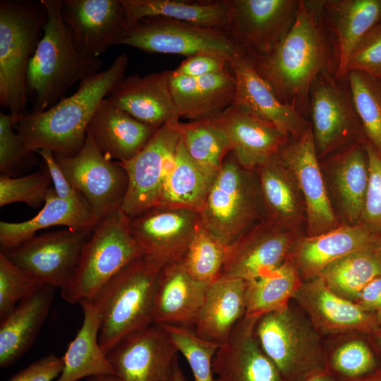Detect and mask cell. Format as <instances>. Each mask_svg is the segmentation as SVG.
<instances>
[{
    "instance_id": "cell-4",
    "label": "cell",
    "mask_w": 381,
    "mask_h": 381,
    "mask_svg": "<svg viewBox=\"0 0 381 381\" xmlns=\"http://www.w3.org/2000/svg\"><path fill=\"white\" fill-rule=\"evenodd\" d=\"M162 268L142 255L90 300L99 315V343L106 354L126 335L154 322V298Z\"/></svg>"
},
{
    "instance_id": "cell-24",
    "label": "cell",
    "mask_w": 381,
    "mask_h": 381,
    "mask_svg": "<svg viewBox=\"0 0 381 381\" xmlns=\"http://www.w3.org/2000/svg\"><path fill=\"white\" fill-rule=\"evenodd\" d=\"M170 72L124 78L106 99L135 119L157 129L169 121L180 119L170 90Z\"/></svg>"
},
{
    "instance_id": "cell-44",
    "label": "cell",
    "mask_w": 381,
    "mask_h": 381,
    "mask_svg": "<svg viewBox=\"0 0 381 381\" xmlns=\"http://www.w3.org/2000/svg\"><path fill=\"white\" fill-rule=\"evenodd\" d=\"M162 325L171 337L179 353L183 355L188 363L194 381H219L217 377L214 376L212 362L220 345L201 338L193 328Z\"/></svg>"
},
{
    "instance_id": "cell-45",
    "label": "cell",
    "mask_w": 381,
    "mask_h": 381,
    "mask_svg": "<svg viewBox=\"0 0 381 381\" xmlns=\"http://www.w3.org/2000/svg\"><path fill=\"white\" fill-rule=\"evenodd\" d=\"M52 183L47 167L44 170L18 178L1 174L0 206L22 202L38 207L44 203Z\"/></svg>"
},
{
    "instance_id": "cell-25",
    "label": "cell",
    "mask_w": 381,
    "mask_h": 381,
    "mask_svg": "<svg viewBox=\"0 0 381 381\" xmlns=\"http://www.w3.org/2000/svg\"><path fill=\"white\" fill-rule=\"evenodd\" d=\"M378 238L363 224H340L317 236L298 237L290 256L304 282L318 277L332 262L375 246Z\"/></svg>"
},
{
    "instance_id": "cell-48",
    "label": "cell",
    "mask_w": 381,
    "mask_h": 381,
    "mask_svg": "<svg viewBox=\"0 0 381 381\" xmlns=\"http://www.w3.org/2000/svg\"><path fill=\"white\" fill-rule=\"evenodd\" d=\"M369 179L361 219L370 230L381 229V155L370 144L365 145Z\"/></svg>"
},
{
    "instance_id": "cell-34",
    "label": "cell",
    "mask_w": 381,
    "mask_h": 381,
    "mask_svg": "<svg viewBox=\"0 0 381 381\" xmlns=\"http://www.w3.org/2000/svg\"><path fill=\"white\" fill-rule=\"evenodd\" d=\"M131 29L148 18H164L226 31L230 20L228 0H120Z\"/></svg>"
},
{
    "instance_id": "cell-35",
    "label": "cell",
    "mask_w": 381,
    "mask_h": 381,
    "mask_svg": "<svg viewBox=\"0 0 381 381\" xmlns=\"http://www.w3.org/2000/svg\"><path fill=\"white\" fill-rule=\"evenodd\" d=\"M83 324L62 357L64 368L55 381H78L84 377L113 375V368L99 343L100 319L90 301L80 303Z\"/></svg>"
},
{
    "instance_id": "cell-49",
    "label": "cell",
    "mask_w": 381,
    "mask_h": 381,
    "mask_svg": "<svg viewBox=\"0 0 381 381\" xmlns=\"http://www.w3.org/2000/svg\"><path fill=\"white\" fill-rule=\"evenodd\" d=\"M358 71L381 77V22L358 42L349 58L347 73Z\"/></svg>"
},
{
    "instance_id": "cell-20",
    "label": "cell",
    "mask_w": 381,
    "mask_h": 381,
    "mask_svg": "<svg viewBox=\"0 0 381 381\" xmlns=\"http://www.w3.org/2000/svg\"><path fill=\"white\" fill-rule=\"evenodd\" d=\"M294 299L321 335H371L379 329L375 313L333 292L320 276L303 282Z\"/></svg>"
},
{
    "instance_id": "cell-56",
    "label": "cell",
    "mask_w": 381,
    "mask_h": 381,
    "mask_svg": "<svg viewBox=\"0 0 381 381\" xmlns=\"http://www.w3.org/2000/svg\"><path fill=\"white\" fill-rule=\"evenodd\" d=\"M370 338L376 349L381 362V329H378L373 334H371Z\"/></svg>"
},
{
    "instance_id": "cell-53",
    "label": "cell",
    "mask_w": 381,
    "mask_h": 381,
    "mask_svg": "<svg viewBox=\"0 0 381 381\" xmlns=\"http://www.w3.org/2000/svg\"><path fill=\"white\" fill-rule=\"evenodd\" d=\"M363 310L375 313L381 308V275L371 280L354 301Z\"/></svg>"
},
{
    "instance_id": "cell-54",
    "label": "cell",
    "mask_w": 381,
    "mask_h": 381,
    "mask_svg": "<svg viewBox=\"0 0 381 381\" xmlns=\"http://www.w3.org/2000/svg\"><path fill=\"white\" fill-rule=\"evenodd\" d=\"M162 381H186L185 375L180 368L178 358H176L170 370Z\"/></svg>"
},
{
    "instance_id": "cell-9",
    "label": "cell",
    "mask_w": 381,
    "mask_h": 381,
    "mask_svg": "<svg viewBox=\"0 0 381 381\" xmlns=\"http://www.w3.org/2000/svg\"><path fill=\"white\" fill-rule=\"evenodd\" d=\"M54 157L71 185L88 203L97 224L121 208L128 186L127 173L101 152L89 133L78 153L54 152Z\"/></svg>"
},
{
    "instance_id": "cell-28",
    "label": "cell",
    "mask_w": 381,
    "mask_h": 381,
    "mask_svg": "<svg viewBox=\"0 0 381 381\" xmlns=\"http://www.w3.org/2000/svg\"><path fill=\"white\" fill-rule=\"evenodd\" d=\"M157 129L111 105L105 98L92 116L87 133L105 156L126 162L145 147Z\"/></svg>"
},
{
    "instance_id": "cell-22",
    "label": "cell",
    "mask_w": 381,
    "mask_h": 381,
    "mask_svg": "<svg viewBox=\"0 0 381 381\" xmlns=\"http://www.w3.org/2000/svg\"><path fill=\"white\" fill-rule=\"evenodd\" d=\"M209 119L224 133L238 162L249 171L276 155L289 140L273 124L233 104Z\"/></svg>"
},
{
    "instance_id": "cell-37",
    "label": "cell",
    "mask_w": 381,
    "mask_h": 381,
    "mask_svg": "<svg viewBox=\"0 0 381 381\" xmlns=\"http://www.w3.org/2000/svg\"><path fill=\"white\" fill-rule=\"evenodd\" d=\"M217 173L196 164L186 152L181 138L175 164L164 182L157 207L187 208L199 212Z\"/></svg>"
},
{
    "instance_id": "cell-13",
    "label": "cell",
    "mask_w": 381,
    "mask_h": 381,
    "mask_svg": "<svg viewBox=\"0 0 381 381\" xmlns=\"http://www.w3.org/2000/svg\"><path fill=\"white\" fill-rule=\"evenodd\" d=\"M226 32L250 59L268 54L290 30L299 0H228Z\"/></svg>"
},
{
    "instance_id": "cell-43",
    "label": "cell",
    "mask_w": 381,
    "mask_h": 381,
    "mask_svg": "<svg viewBox=\"0 0 381 381\" xmlns=\"http://www.w3.org/2000/svg\"><path fill=\"white\" fill-rule=\"evenodd\" d=\"M227 248L201 222L181 261L194 279L210 284L222 274Z\"/></svg>"
},
{
    "instance_id": "cell-55",
    "label": "cell",
    "mask_w": 381,
    "mask_h": 381,
    "mask_svg": "<svg viewBox=\"0 0 381 381\" xmlns=\"http://www.w3.org/2000/svg\"><path fill=\"white\" fill-rule=\"evenodd\" d=\"M303 381H339L330 375L326 370L316 372Z\"/></svg>"
},
{
    "instance_id": "cell-10",
    "label": "cell",
    "mask_w": 381,
    "mask_h": 381,
    "mask_svg": "<svg viewBox=\"0 0 381 381\" xmlns=\"http://www.w3.org/2000/svg\"><path fill=\"white\" fill-rule=\"evenodd\" d=\"M121 44L148 53L187 57L210 55L228 64L243 52L226 31L164 18H148L139 21L130 30Z\"/></svg>"
},
{
    "instance_id": "cell-1",
    "label": "cell",
    "mask_w": 381,
    "mask_h": 381,
    "mask_svg": "<svg viewBox=\"0 0 381 381\" xmlns=\"http://www.w3.org/2000/svg\"><path fill=\"white\" fill-rule=\"evenodd\" d=\"M258 73L284 104L305 108L311 86L327 73L330 47L321 1H302L284 37L268 54L252 59ZM300 111V110H299Z\"/></svg>"
},
{
    "instance_id": "cell-46",
    "label": "cell",
    "mask_w": 381,
    "mask_h": 381,
    "mask_svg": "<svg viewBox=\"0 0 381 381\" xmlns=\"http://www.w3.org/2000/svg\"><path fill=\"white\" fill-rule=\"evenodd\" d=\"M42 285L25 270L0 253V321Z\"/></svg>"
},
{
    "instance_id": "cell-6",
    "label": "cell",
    "mask_w": 381,
    "mask_h": 381,
    "mask_svg": "<svg viewBox=\"0 0 381 381\" xmlns=\"http://www.w3.org/2000/svg\"><path fill=\"white\" fill-rule=\"evenodd\" d=\"M203 226L229 246L265 219L255 171L243 168L231 152L216 174L199 211Z\"/></svg>"
},
{
    "instance_id": "cell-57",
    "label": "cell",
    "mask_w": 381,
    "mask_h": 381,
    "mask_svg": "<svg viewBox=\"0 0 381 381\" xmlns=\"http://www.w3.org/2000/svg\"><path fill=\"white\" fill-rule=\"evenodd\" d=\"M87 381H120V380L115 375H107L90 377Z\"/></svg>"
},
{
    "instance_id": "cell-21",
    "label": "cell",
    "mask_w": 381,
    "mask_h": 381,
    "mask_svg": "<svg viewBox=\"0 0 381 381\" xmlns=\"http://www.w3.org/2000/svg\"><path fill=\"white\" fill-rule=\"evenodd\" d=\"M236 80L233 104L273 124L288 140L298 138L308 127L300 111L282 102L243 52L229 63Z\"/></svg>"
},
{
    "instance_id": "cell-2",
    "label": "cell",
    "mask_w": 381,
    "mask_h": 381,
    "mask_svg": "<svg viewBox=\"0 0 381 381\" xmlns=\"http://www.w3.org/2000/svg\"><path fill=\"white\" fill-rule=\"evenodd\" d=\"M128 64L127 54L121 53L107 68L82 80L71 96L44 111L19 118L15 123L16 131L28 150L35 152L46 148L67 156L78 153L84 145L92 116L124 78Z\"/></svg>"
},
{
    "instance_id": "cell-26",
    "label": "cell",
    "mask_w": 381,
    "mask_h": 381,
    "mask_svg": "<svg viewBox=\"0 0 381 381\" xmlns=\"http://www.w3.org/2000/svg\"><path fill=\"white\" fill-rule=\"evenodd\" d=\"M208 285L194 279L181 260L163 266L155 294L154 322L193 328Z\"/></svg>"
},
{
    "instance_id": "cell-27",
    "label": "cell",
    "mask_w": 381,
    "mask_h": 381,
    "mask_svg": "<svg viewBox=\"0 0 381 381\" xmlns=\"http://www.w3.org/2000/svg\"><path fill=\"white\" fill-rule=\"evenodd\" d=\"M171 93L180 118L192 121L210 119L222 112L234 100L236 80L228 67L199 78L171 71Z\"/></svg>"
},
{
    "instance_id": "cell-40",
    "label": "cell",
    "mask_w": 381,
    "mask_h": 381,
    "mask_svg": "<svg viewBox=\"0 0 381 381\" xmlns=\"http://www.w3.org/2000/svg\"><path fill=\"white\" fill-rule=\"evenodd\" d=\"M379 275H381V262L375 246L357 250L332 262L319 274L333 292L353 302L361 290Z\"/></svg>"
},
{
    "instance_id": "cell-7",
    "label": "cell",
    "mask_w": 381,
    "mask_h": 381,
    "mask_svg": "<svg viewBox=\"0 0 381 381\" xmlns=\"http://www.w3.org/2000/svg\"><path fill=\"white\" fill-rule=\"evenodd\" d=\"M143 255L131 235L129 217L118 209L94 228L70 283L61 290L71 304L90 301L117 273Z\"/></svg>"
},
{
    "instance_id": "cell-38",
    "label": "cell",
    "mask_w": 381,
    "mask_h": 381,
    "mask_svg": "<svg viewBox=\"0 0 381 381\" xmlns=\"http://www.w3.org/2000/svg\"><path fill=\"white\" fill-rule=\"evenodd\" d=\"M303 282L289 255L269 274L247 282L246 315L260 318L287 308Z\"/></svg>"
},
{
    "instance_id": "cell-52",
    "label": "cell",
    "mask_w": 381,
    "mask_h": 381,
    "mask_svg": "<svg viewBox=\"0 0 381 381\" xmlns=\"http://www.w3.org/2000/svg\"><path fill=\"white\" fill-rule=\"evenodd\" d=\"M35 152L39 154L44 161L52 179L53 188L59 198L71 200H85L71 185L56 163L54 152L52 150L43 148L37 150Z\"/></svg>"
},
{
    "instance_id": "cell-19",
    "label": "cell",
    "mask_w": 381,
    "mask_h": 381,
    "mask_svg": "<svg viewBox=\"0 0 381 381\" xmlns=\"http://www.w3.org/2000/svg\"><path fill=\"white\" fill-rule=\"evenodd\" d=\"M328 72L313 82L309 95L310 123L317 151L325 155L341 146L362 126L350 91Z\"/></svg>"
},
{
    "instance_id": "cell-30",
    "label": "cell",
    "mask_w": 381,
    "mask_h": 381,
    "mask_svg": "<svg viewBox=\"0 0 381 381\" xmlns=\"http://www.w3.org/2000/svg\"><path fill=\"white\" fill-rule=\"evenodd\" d=\"M97 224L85 200L60 198L52 186L42 209L34 217L22 222H0L1 253L18 247L42 229L62 225L73 230L93 229Z\"/></svg>"
},
{
    "instance_id": "cell-33",
    "label": "cell",
    "mask_w": 381,
    "mask_h": 381,
    "mask_svg": "<svg viewBox=\"0 0 381 381\" xmlns=\"http://www.w3.org/2000/svg\"><path fill=\"white\" fill-rule=\"evenodd\" d=\"M265 219L296 231L305 210L302 196L290 171L277 154L255 170Z\"/></svg>"
},
{
    "instance_id": "cell-15",
    "label": "cell",
    "mask_w": 381,
    "mask_h": 381,
    "mask_svg": "<svg viewBox=\"0 0 381 381\" xmlns=\"http://www.w3.org/2000/svg\"><path fill=\"white\" fill-rule=\"evenodd\" d=\"M294 177L305 206L307 235L317 236L339 226L319 165L311 125L289 140L277 153Z\"/></svg>"
},
{
    "instance_id": "cell-51",
    "label": "cell",
    "mask_w": 381,
    "mask_h": 381,
    "mask_svg": "<svg viewBox=\"0 0 381 381\" xmlns=\"http://www.w3.org/2000/svg\"><path fill=\"white\" fill-rule=\"evenodd\" d=\"M228 66L229 64L222 59L200 54L187 57L173 71L181 75L199 78L222 71Z\"/></svg>"
},
{
    "instance_id": "cell-23",
    "label": "cell",
    "mask_w": 381,
    "mask_h": 381,
    "mask_svg": "<svg viewBox=\"0 0 381 381\" xmlns=\"http://www.w3.org/2000/svg\"><path fill=\"white\" fill-rule=\"evenodd\" d=\"M258 318L245 315L218 348L212 366L219 381H286L257 339Z\"/></svg>"
},
{
    "instance_id": "cell-47",
    "label": "cell",
    "mask_w": 381,
    "mask_h": 381,
    "mask_svg": "<svg viewBox=\"0 0 381 381\" xmlns=\"http://www.w3.org/2000/svg\"><path fill=\"white\" fill-rule=\"evenodd\" d=\"M15 121L8 113H0V171L1 174L13 175V172L35 152H30L16 131ZM36 153V152H35Z\"/></svg>"
},
{
    "instance_id": "cell-8",
    "label": "cell",
    "mask_w": 381,
    "mask_h": 381,
    "mask_svg": "<svg viewBox=\"0 0 381 381\" xmlns=\"http://www.w3.org/2000/svg\"><path fill=\"white\" fill-rule=\"evenodd\" d=\"M255 333L262 349L286 381H303L325 370L321 334L307 316L290 304L260 317Z\"/></svg>"
},
{
    "instance_id": "cell-3",
    "label": "cell",
    "mask_w": 381,
    "mask_h": 381,
    "mask_svg": "<svg viewBox=\"0 0 381 381\" xmlns=\"http://www.w3.org/2000/svg\"><path fill=\"white\" fill-rule=\"evenodd\" d=\"M47 19L42 37L32 56L26 75L28 96L32 97L30 113L47 110L64 99L76 83L98 72L99 58L80 54L63 20L61 0H40Z\"/></svg>"
},
{
    "instance_id": "cell-60",
    "label": "cell",
    "mask_w": 381,
    "mask_h": 381,
    "mask_svg": "<svg viewBox=\"0 0 381 381\" xmlns=\"http://www.w3.org/2000/svg\"><path fill=\"white\" fill-rule=\"evenodd\" d=\"M375 315L378 328L381 329V308L375 313Z\"/></svg>"
},
{
    "instance_id": "cell-32",
    "label": "cell",
    "mask_w": 381,
    "mask_h": 381,
    "mask_svg": "<svg viewBox=\"0 0 381 381\" xmlns=\"http://www.w3.org/2000/svg\"><path fill=\"white\" fill-rule=\"evenodd\" d=\"M323 18L334 34L338 49L334 78L346 76L347 65L363 37L381 22V0L321 1Z\"/></svg>"
},
{
    "instance_id": "cell-18",
    "label": "cell",
    "mask_w": 381,
    "mask_h": 381,
    "mask_svg": "<svg viewBox=\"0 0 381 381\" xmlns=\"http://www.w3.org/2000/svg\"><path fill=\"white\" fill-rule=\"evenodd\" d=\"M298 238L296 231L262 220L228 246L221 275L246 282L266 275L288 258Z\"/></svg>"
},
{
    "instance_id": "cell-11",
    "label": "cell",
    "mask_w": 381,
    "mask_h": 381,
    "mask_svg": "<svg viewBox=\"0 0 381 381\" xmlns=\"http://www.w3.org/2000/svg\"><path fill=\"white\" fill-rule=\"evenodd\" d=\"M181 135L179 119L159 128L133 158L118 162L126 170L128 186L121 209L129 217L157 207L164 182L174 167Z\"/></svg>"
},
{
    "instance_id": "cell-59",
    "label": "cell",
    "mask_w": 381,
    "mask_h": 381,
    "mask_svg": "<svg viewBox=\"0 0 381 381\" xmlns=\"http://www.w3.org/2000/svg\"><path fill=\"white\" fill-rule=\"evenodd\" d=\"M375 253L380 260V261L381 262V238H378L376 243H375Z\"/></svg>"
},
{
    "instance_id": "cell-31",
    "label": "cell",
    "mask_w": 381,
    "mask_h": 381,
    "mask_svg": "<svg viewBox=\"0 0 381 381\" xmlns=\"http://www.w3.org/2000/svg\"><path fill=\"white\" fill-rule=\"evenodd\" d=\"M56 289L40 285L1 321V368L13 365L31 347L48 316Z\"/></svg>"
},
{
    "instance_id": "cell-41",
    "label": "cell",
    "mask_w": 381,
    "mask_h": 381,
    "mask_svg": "<svg viewBox=\"0 0 381 381\" xmlns=\"http://www.w3.org/2000/svg\"><path fill=\"white\" fill-rule=\"evenodd\" d=\"M180 131L190 158L203 169L217 173L231 152L224 133L209 119L180 122Z\"/></svg>"
},
{
    "instance_id": "cell-39",
    "label": "cell",
    "mask_w": 381,
    "mask_h": 381,
    "mask_svg": "<svg viewBox=\"0 0 381 381\" xmlns=\"http://www.w3.org/2000/svg\"><path fill=\"white\" fill-rule=\"evenodd\" d=\"M334 172L342 212L350 224H357L363 210L369 179L366 150L356 144L347 147L336 157Z\"/></svg>"
},
{
    "instance_id": "cell-16",
    "label": "cell",
    "mask_w": 381,
    "mask_h": 381,
    "mask_svg": "<svg viewBox=\"0 0 381 381\" xmlns=\"http://www.w3.org/2000/svg\"><path fill=\"white\" fill-rule=\"evenodd\" d=\"M178 353L165 327L153 322L122 338L107 356L120 381H162Z\"/></svg>"
},
{
    "instance_id": "cell-58",
    "label": "cell",
    "mask_w": 381,
    "mask_h": 381,
    "mask_svg": "<svg viewBox=\"0 0 381 381\" xmlns=\"http://www.w3.org/2000/svg\"><path fill=\"white\" fill-rule=\"evenodd\" d=\"M357 381H381V370Z\"/></svg>"
},
{
    "instance_id": "cell-36",
    "label": "cell",
    "mask_w": 381,
    "mask_h": 381,
    "mask_svg": "<svg viewBox=\"0 0 381 381\" xmlns=\"http://www.w3.org/2000/svg\"><path fill=\"white\" fill-rule=\"evenodd\" d=\"M325 370L339 381H357L381 370L370 335L346 333L324 342Z\"/></svg>"
},
{
    "instance_id": "cell-29",
    "label": "cell",
    "mask_w": 381,
    "mask_h": 381,
    "mask_svg": "<svg viewBox=\"0 0 381 381\" xmlns=\"http://www.w3.org/2000/svg\"><path fill=\"white\" fill-rule=\"evenodd\" d=\"M247 284L243 279L221 275L208 285L193 327L199 337L219 345L226 341L246 315Z\"/></svg>"
},
{
    "instance_id": "cell-42",
    "label": "cell",
    "mask_w": 381,
    "mask_h": 381,
    "mask_svg": "<svg viewBox=\"0 0 381 381\" xmlns=\"http://www.w3.org/2000/svg\"><path fill=\"white\" fill-rule=\"evenodd\" d=\"M346 77L362 127L381 155V83L377 77L358 71H349Z\"/></svg>"
},
{
    "instance_id": "cell-14",
    "label": "cell",
    "mask_w": 381,
    "mask_h": 381,
    "mask_svg": "<svg viewBox=\"0 0 381 381\" xmlns=\"http://www.w3.org/2000/svg\"><path fill=\"white\" fill-rule=\"evenodd\" d=\"M200 223L199 212L179 207H155L129 217L143 255L162 267L182 260Z\"/></svg>"
},
{
    "instance_id": "cell-50",
    "label": "cell",
    "mask_w": 381,
    "mask_h": 381,
    "mask_svg": "<svg viewBox=\"0 0 381 381\" xmlns=\"http://www.w3.org/2000/svg\"><path fill=\"white\" fill-rule=\"evenodd\" d=\"M64 368L62 357L48 354L13 375L8 381H53Z\"/></svg>"
},
{
    "instance_id": "cell-12",
    "label": "cell",
    "mask_w": 381,
    "mask_h": 381,
    "mask_svg": "<svg viewBox=\"0 0 381 381\" xmlns=\"http://www.w3.org/2000/svg\"><path fill=\"white\" fill-rule=\"evenodd\" d=\"M93 229H68L35 236L4 254L40 284L61 290L73 277Z\"/></svg>"
},
{
    "instance_id": "cell-5",
    "label": "cell",
    "mask_w": 381,
    "mask_h": 381,
    "mask_svg": "<svg viewBox=\"0 0 381 381\" xmlns=\"http://www.w3.org/2000/svg\"><path fill=\"white\" fill-rule=\"evenodd\" d=\"M47 19L41 1H0V104L15 123L27 114L28 67Z\"/></svg>"
},
{
    "instance_id": "cell-17",
    "label": "cell",
    "mask_w": 381,
    "mask_h": 381,
    "mask_svg": "<svg viewBox=\"0 0 381 381\" xmlns=\"http://www.w3.org/2000/svg\"><path fill=\"white\" fill-rule=\"evenodd\" d=\"M61 13L75 49L91 58L121 44L131 30L120 0H64Z\"/></svg>"
}]
</instances>
